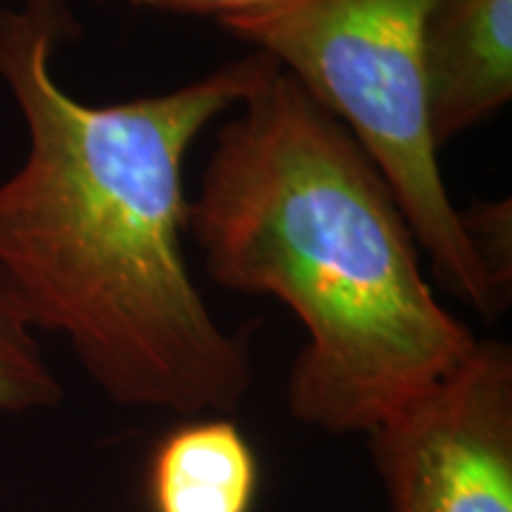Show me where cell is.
I'll list each match as a JSON object with an SVG mask.
<instances>
[{
	"label": "cell",
	"instance_id": "5",
	"mask_svg": "<svg viewBox=\"0 0 512 512\" xmlns=\"http://www.w3.org/2000/svg\"><path fill=\"white\" fill-rule=\"evenodd\" d=\"M425 81L437 147L501 112L512 95V0H437Z\"/></svg>",
	"mask_w": 512,
	"mask_h": 512
},
{
	"label": "cell",
	"instance_id": "8",
	"mask_svg": "<svg viewBox=\"0 0 512 512\" xmlns=\"http://www.w3.org/2000/svg\"><path fill=\"white\" fill-rule=\"evenodd\" d=\"M460 223L491 292L505 309L512 294V204L477 202L460 211Z\"/></svg>",
	"mask_w": 512,
	"mask_h": 512
},
{
	"label": "cell",
	"instance_id": "4",
	"mask_svg": "<svg viewBox=\"0 0 512 512\" xmlns=\"http://www.w3.org/2000/svg\"><path fill=\"white\" fill-rule=\"evenodd\" d=\"M366 437L387 512H512V349L477 339Z\"/></svg>",
	"mask_w": 512,
	"mask_h": 512
},
{
	"label": "cell",
	"instance_id": "1",
	"mask_svg": "<svg viewBox=\"0 0 512 512\" xmlns=\"http://www.w3.org/2000/svg\"><path fill=\"white\" fill-rule=\"evenodd\" d=\"M72 34L62 0L0 8V79L29 133L22 166L0 183V273L31 328L67 339L119 406L235 413L252 354L188 271L183 169L195 138L278 62L252 53L169 93L88 105L53 72Z\"/></svg>",
	"mask_w": 512,
	"mask_h": 512
},
{
	"label": "cell",
	"instance_id": "7",
	"mask_svg": "<svg viewBox=\"0 0 512 512\" xmlns=\"http://www.w3.org/2000/svg\"><path fill=\"white\" fill-rule=\"evenodd\" d=\"M62 399V387L36 342L15 292L0 273V413H29Z\"/></svg>",
	"mask_w": 512,
	"mask_h": 512
},
{
	"label": "cell",
	"instance_id": "6",
	"mask_svg": "<svg viewBox=\"0 0 512 512\" xmlns=\"http://www.w3.org/2000/svg\"><path fill=\"white\" fill-rule=\"evenodd\" d=\"M259 458L228 415L185 418L157 441L147 467L152 512H254Z\"/></svg>",
	"mask_w": 512,
	"mask_h": 512
},
{
	"label": "cell",
	"instance_id": "9",
	"mask_svg": "<svg viewBox=\"0 0 512 512\" xmlns=\"http://www.w3.org/2000/svg\"><path fill=\"white\" fill-rule=\"evenodd\" d=\"M147 8L171 12H195V15H214L219 22L233 17H252L278 10L292 0H131Z\"/></svg>",
	"mask_w": 512,
	"mask_h": 512
},
{
	"label": "cell",
	"instance_id": "2",
	"mask_svg": "<svg viewBox=\"0 0 512 512\" xmlns=\"http://www.w3.org/2000/svg\"><path fill=\"white\" fill-rule=\"evenodd\" d=\"M188 230L214 283L280 299L302 320L287 377L302 425L368 434L475 349L434 297L373 159L283 69L216 136Z\"/></svg>",
	"mask_w": 512,
	"mask_h": 512
},
{
	"label": "cell",
	"instance_id": "3",
	"mask_svg": "<svg viewBox=\"0 0 512 512\" xmlns=\"http://www.w3.org/2000/svg\"><path fill=\"white\" fill-rule=\"evenodd\" d=\"M437 0H292L223 29L278 62L373 159L439 280L486 318L503 311L439 171L425 81Z\"/></svg>",
	"mask_w": 512,
	"mask_h": 512
}]
</instances>
